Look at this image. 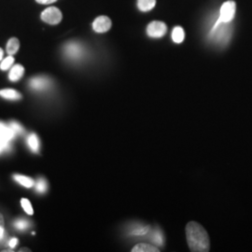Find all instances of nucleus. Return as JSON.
Instances as JSON below:
<instances>
[{
    "label": "nucleus",
    "instance_id": "nucleus-9",
    "mask_svg": "<svg viewBox=\"0 0 252 252\" xmlns=\"http://www.w3.org/2000/svg\"><path fill=\"white\" fill-rule=\"evenodd\" d=\"M150 240L154 246L157 248L162 247L164 244V236L162 234V232L159 228H155L153 230H151L150 232Z\"/></svg>",
    "mask_w": 252,
    "mask_h": 252
},
{
    "label": "nucleus",
    "instance_id": "nucleus-22",
    "mask_svg": "<svg viewBox=\"0 0 252 252\" xmlns=\"http://www.w3.org/2000/svg\"><path fill=\"white\" fill-rule=\"evenodd\" d=\"M14 226L16 229L18 230H26L27 228H28L29 226V222L27 221V220H17L15 222H14Z\"/></svg>",
    "mask_w": 252,
    "mask_h": 252
},
{
    "label": "nucleus",
    "instance_id": "nucleus-8",
    "mask_svg": "<svg viewBox=\"0 0 252 252\" xmlns=\"http://www.w3.org/2000/svg\"><path fill=\"white\" fill-rule=\"evenodd\" d=\"M151 227L140 223H134L133 225L130 227V230L128 232L129 235H132L134 237H142L147 234H150L151 232Z\"/></svg>",
    "mask_w": 252,
    "mask_h": 252
},
{
    "label": "nucleus",
    "instance_id": "nucleus-2",
    "mask_svg": "<svg viewBox=\"0 0 252 252\" xmlns=\"http://www.w3.org/2000/svg\"><path fill=\"white\" fill-rule=\"evenodd\" d=\"M236 11V4L234 0L226 1L220 10V17L217 24H229L234 18Z\"/></svg>",
    "mask_w": 252,
    "mask_h": 252
},
{
    "label": "nucleus",
    "instance_id": "nucleus-1",
    "mask_svg": "<svg viewBox=\"0 0 252 252\" xmlns=\"http://www.w3.org/2000/svg\"><path fill=\"white\" fill-rule=\"evenodd\" d=\"M186 237L189 250L193 252H207L210 250V242L207 231L195 221H190L186 226Z\"/></svg>",
    "mask_w": 252,
    "mask_h": 252
},
{
    "label": "nucleus",
    "instance_id": "nucleus-21",
    "mask_svg": "<svg viewBox=\"0 0 252 252\" xmlns=\"http://www.w3.org/2000/svg\"><path fill=\"white\" fill-rule=\"evenodd\" d=\"M36 189L39 193H44L47 190V183L45 180L43 179H39L36 181Z\"/></svg>",
    "mask_w": 252,
    "mask_h": 252
},
{
    "label": "nucleus",
    "instance_id": "nucleus-20",
    "mask_svg": "<svg viewBox=\"0 0 252 252\" xmlns=\"http://www.w3.org/2000/svg\"><path fill=\"white\" fill-rule=\"evenodd\" d=\"M21 205H22V207L24 208V210L27 212L28 215H33L34 214L33 207H32V205H31V203H30V201L28 199H22L21 200Z\"/></svg>",
    "mask_w": 252,
    "mask_h": 252
},
{
    "label": "nucleus",
    "instance_id": "nucleus-26",
    "mask_svg": "<svg viewBox=\"0 0 252 252\" xmlns=\"http://www.w3.org/2000/svg\"><path fill=\"white\" fill-rule=\"evenodd\" d=\"M38 4H42V5H49V4H53L54 2H56L57 0H36Z\"/></svg>",
    "mask_w": 252,
    "mask_h": 252
},
{
    "label": "nucleus",
    "instance_id": "nucleus-15",
    "mask_svg": "<svg viewBox=\"0 0 252 252\" xmlns=\"http://www.w3.org/2000/svg\"><path fill=\"white\" fill-rule=\"evenodd\" d=\"M185 38V33H184V30L183 28L180 27H176L173 31H172V39L175 43L177 44H180L181 42H183Z\"/></svg>",
    "mask_w": 252,
    "mask_h": 252
},
{
    "label": "nucleus",
    "instance_id": "nucleus-19",
    "mask_svg": "<svg viewBox=\"0 0 252 252\" xmlns=\"http://www.w3.org/2000/svg\"><path fill=\"white\" fill-rule=\"evenodd\" d=\"M14 61H15V59H14V57L12 55H9L8 57H6L4 60L1 61V63H0L1 70L6 71V70L9 69L13 65Z\"/></svg>",
    "mask_w": 252,
    "mask_h": 252
},
{
    "label": "nucleus",
    "instance_id": "nucleus-14",
    "mask_svg": "<svg viewBox=\"0 0 252 252\" xmlns=\"http://www.w3.org/2000/svg\"><path fill=\"white\" fill-rule=\"evenodd\" d=\"M156 0H137V8L139 10L147 12L155 7Z\"/></svg>",
    "mask_w": 252,
    "mask_h": 252
},
{
    "label": "nucleus",
    "instance_id": "nucleus-3",
    "mask_svg": "<svg viewBox=\"0 0 252 252\" xmlns=\"http://www.w3.org/2000/svg\"><path fill=\"white\" fill-rule=\"evenodd\" d=\"M63 14L61 10L56 7H49L41 12V20L49 25L56 26L61 23Z\"/></svg>",
    "mask_w": 252,
    "mask_h": 252
},
{
    "label": "nucleus",
    "instance_id": "nucleus-24",
    "mask_svg": "<svg viewBox=\"0 0 252 252\" xmlns=\"http://www.w3.org/2000/svg\"><path fill=\"white\" fill-rule=\"evenodd\" d=\"M4 235V218L0 214V241Z\"/></svg>",
    "mask_w": 252,
    "mask_h": 252
},
{
    "label": "nucleus",
    "instance_id": "nucleus-23",
    "mask_svg": "<svg viewBox=\"0 0 252 252\" xmlns=\"http://www.w3.org/2000/svg\"><path fill=\"white\" fill-rule=\"evenodd\" d=\"M9 126L15 132V134H22V133H24L23 127L20 126L19 124H17V123H15V122L10 123Z\"/></svg>",
    "mask_w": 252,
    "mask_h": 252
},
{
    "label": "nucleus",
    "instance_id": "nucleus-7",
    "mask_svg": "<svg viewBox=\"0 0 252 252\" xmlns=\"http://www.w3.org/2000/svg\"><path fill=\"white\" fill-rule=\"evenodd\" d=\"M29 85L34 90H46L51 85V81L46 77H35L30 80Z\"/></svg>",
    "mask_w": 252,
    "mask_h": 252
},
{
    "label": "nucleus",
    "instance_id": "nucleus-25",
    "mask_svg": "<svg viewBox=\"0 0 252 252\" xmlns=\"http://www.w3.org/2000/svg\"><path fill=\"white\" fill-rule=\"evenodd\" d=\"M10 149V144L9 142L8 143H4V142H0V153L4 151H9Z\"/></svg>",
    "mask_w": 252,
    "mask_h": 252
},
{
    "label": "nucleus",
    "instance_id": "nucleus-4",
    "mask_svg": "<svg viewBox=\"0 0 252 252\" xmlns=\"http://www.w3.org/2000/svg\"><path fill=\"white\" fill-rule=\"evenodd\" d=\"M167 27L163 22L154 21L147 27V34L148 36L153 38H160L166 34Z\"/></svg>",
    "mask_w": 252,
    "mask_h": 252
},
{
    "label": "nucleus",
    "instance_id": "nucleus-6",
    "mask_svg": "<svg viewBox=\"0 0 252 252\" xmlns=\"http://www.w3.org/2000/svg\"><path fill=\"white\" fill-rule=\"evenodd\" d=\"M64 54L70 59L78 60L83 55V49L76 42H69L64 46Z\"/></svg>",
    "mask_w": 252,
    "mask_h": 252
},
{
    "label": "nucleus",
    "instance_id": "nucleus-5",
    "mask_svg": "<svg viewBox=\"0 0 252 252\" xmlns=\"http://www.w3.org/2000/svg\"><path fill=\"white\" fill-rule=\"evenodd\" d=\"M112 27V22L106 15H101L93 23V29L96 33H106Z\"/></svg>",
    "mask_w": 252,
    "mask_h": 252
},
{
    "label": "nucleus",
    "instance_id": "nucleus-18",
    "mask_svg": "<svg viewBox=\"0 0 252 252\" xmlns=\"http://www.w3.org/2000/svg\"><path fill=\"white\" fill-rule=\"evenodd\" d=\"M27 143L28 146L30 147V149L34 152L36 153L38 151V148H39V141H38V138L35 134H31V135L28 136L27 138Z\"/></svg>",
    "mask_w": 252,
    "mask_h": 252
},
{
    "label": "nucleus",
    "instance_id": "nucleus-10",
    "mask_svg": "<svg viewBox=\"0 0 252 252\" xmlns=\"http://www.w3.org/2000/svg\"><path fill=\"white\" fill-rule=\"evenodd\" d=\"M24 73H25V67L22 64H15L14 66L11 67L9 71V81L13 82L20 81L23 78Z\"/></svg>",
    "mask_w": 252,
    "mask_h": 252
},
{
    "label": "nucleus",
    "instance_id": "nucleus-11",
    "mask_svg": "<svg viewBox=\"0 0 252 252\" xmlns=\"http://www.w3.org/2000/svg\"><path fill=\"white\" fill-rule=\"evenodd\" d=\"M15 135V132L9 126H5L0 128V142L8 143L11 139H13Z\"/></svg>",
    "mask_w": 252,
    "mask_h": 252
},
{
    "label": "nucleus",
    "instance_id": "nucleus-29",
    "mask_svg": "<svg viewBox=\"0 0 252 252\" xmlns=\"http://www.w3.org/2000/svg\"><path fill=\"white\" fill-rule=\"evenodd\" d=\"M6 126L5 124H3V123H0V128H2V127H4V126Z\"/></svg>",
    "mask_w": 252,
    "mask_h": 252
},
{
    "label": "nucleus",
    "instance_id": "nucleus-17",
    "mask_svg": "<svg viewBox=\"0 0 252 252\" xmlns=\"http://www.w3.org/2000/svg\"><path fill=\"white\" fill-rule=\"evenodd\" d=\"M20 48V41L18 38L16 37H11L9 38L8 43H7V53L9 55H13L16 54L19 51Z\"/></svg>",
    "mask_w": 252,
    "mask_h": 252
},
{
    "label": "nucleus",
    "instance_id": "nucleus-28",
    "mask_svg": "<svg viewBox=\"0 0 252 252\" xmlns=\"http://www.w3.org/2000/svg\"><path fill=\"white\" fill-rule=\"evenodd\" d=\"M3 54H4L3 50L0 48V61H2V59H3Z\"/></svg>",
    "mask_w": 252,
    "mask_h": 252
},
{
    "label": "nucleus",
    "instance_id": "nucleus-27",
    "mask_svg": "<svg viewBox=\"0 0 252 252\" xmlns=\"http://www.w3.org/2000/svg\"><path fill=\"white\" fill-rule=\"evenodd\" d=\"M18 244V239L17 238H12L9 241V246L10 248H15L16 245Z\"/></svg>",
    "mask_w": 252,
    "mask_h": 252
},
{
    "label": "nucleus",
    "instance_id": "nucleus-16",
    "mask_svg": "<svg viewBox=\"0 0 252 252\" xmlns=\"http://www.w3.org/2000/svg\"><path fill=\"white\" fill-rule=\"evenodd\" d=\"M13 179L18 182L19 184H21L22 186L26 187V188H31L34 186L35 181L32 180L31 178L27 177V176H23V175H14Z\"/></svg>",
    "mask_w": 252,
    "mask_h": 252
},
{
    "label": "nucleus",
    "instance_id": "nucleus-12",
    "mask_svg": "<svg viewBox=\"0 0 252 252\" xmlns=\"http://www.w3.org/2000/svg\"><path fill=\"white\" fill-rule=\"evenodd\" d=\"M159 252L160 250L154 245H150V244L140 243L135 245L133 248L132 252Z\"/></svg>",
    "mask_w": 252,
    "mask_h": 252
},
{
    "label": "nucleus",
    "instance_id": "nucleus-13",
    "mask_svg": "<svg viewBox=\"0 0 252 252\" xmlns=\"http://www.w3.org/2000/svg\"><path fill=\"white\" fill-rule=\"evenodd\" d=\"M0 96L9 100H19L22 98V94L18 91L13 89H4L0 91Z\"/></svg>",
    "mask_w": 252,
    "mask_h": 252
}]
</instances>
